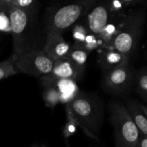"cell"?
<instances>
[{
  "mask_svg": "<svg viewBox=\"0 0 147 147\" xmlns=\"http://www.w3.org/2000/svg\"><path fill=\"white\" fill-rule=\"evenodd\" d=\"M68 111L83 131L92 139L99 140L104 119L103 102L94 94L79 91L77 96L66 103Z\"/></svg>",
  "mask_w": 147,
  "mask_h": 147,
  "instance_id": "cell-1",
  "label": "cell"
},
{
  "mask_svg": "<svg viewBox=\"0 0 147 147\" xmlns=\"http://www.w3.org/2000/svg\"><path fill=\"white\" fill-rule=\"evenodd\" d=\"M98 0H67L48 9L46 32L63 33L86 15Z\"/></svg>",
  "mask_w": 147,
  "mask_h": 147,
  "instance_id": "cell-2",
  "label": "cell"
},
{
  "mask_svg": "<svg viewBox=\"0 0 147 147\" xmlns=\"http://www.w3.org/2000/svg\"><path fill=\"white\" fill-rule=\"evenodd\" d=\"M146 7L147 5H144L128 11L111 47L130 57L134 53L143 34L146 19Z\"/></svg>",
  "mask_w": 147,
  "mask_h": 147,
  "instance_id": "cell-3",
  "label": "cell"
},
{
  "mask_svg": "<svg viewBox=\"0 0 147 147\" xmlns=\"http://www.w3.org/2000/svg\"><path fill=\"white\" fill-rule=\"evenodd\" d=\"M109 109L116 146L136 147L141 134L126 106L115 100Z\"/></svg>",
  "mask_w": 147,
  "mask_h": 147,
  "instance_id": "cell-4",
  "label": "cell"
},
{
  "mask_svg": "<svg viewBox=\"0 0 147 147\" xmlns=\"http://www.w3.org/2000/svg\"><path fill=\"white\" fill-rule=\"evenodd\" d=\"M19 73L41 77L49 74L53 70L55 60L43 49L32 48L11 55Z\"/></svg>",
  "mask_w": 147,
  "mask_h": 147,
  "instance_id": "cell-5",
  "label": "cell"
},
{
  "mask_svg": "<svg viewBox=\"0 0 147 147\" xmlns=\"http://www.w3.org/2000/svg\"><path fill=\"white\" fill-rule=\"evenodd\" d=\"M32 9V8L10 7L8 10L15 53H21L30 49L28 46V39L31 28Z\"/></svg>",
  "mask_w": 147,
  "mask_h": 147,
  "instance_id": "cell-6",
  "label": "cell"
},
{
  "mask_svg": "<svg viewBox=\"0 0 147 147\" xmlns=\"http://www.w3.org/2000/svg\"><path fill=\"white\" fill-rule=\"evenodd\" d=\"M135 75L129 63L104 72L103 85L113 93L121 94L130 89L134 82Z\"/></svg>",
  "mask_w": 147,
  "mask_h": 147,
  "instance_id": "cell-7",
  "label": "cell"
},
{
  "mask_svg": "<svg viewBox=\"0 0 147 147\" xmlns=\"http://www.w3.org/2000/svg\"><path fill=\"white\" fill-rule=\"evenodd\" d=\"M85 68L79 67L68 57L55 60L53 70L49 74L41 76L42 84L45 85L57 80L68 79L77 80L82 77Z\"/></svg>",
  "mask_w": 147,
  "mask_h": 147,
  "instance_id": "cell-8",
  "label": "cell"
},
{
  "mask_svg": "<svg viewBox=\"0 0 147 147\" xmlns=\"http://www.w3.org/2000/svg\"><path fill=\"white\" fill-rule=\"evenodd\" d=\"M116 16L120 15H116L111 12L107 0H98L84 17H86L85 24L92 32L99 36L106 24Z\"/></svg>",
  "mask_w": 147,
  "mask_h": 147,
  "instance_id": "cell-9",
  "label": "cell"
},
{
  "mask_svg": "<svg viewBox=\"0 0 147 147\" xmlns=\"http://www.w3.org/2000/svg\"><path fill=\"white\" fill-rule=\"evenodd\" d=\"M71 46L65 41L63 33L58 31H48L46 32V40L43 50L53 60L66 57Z\"/></svg>",
  "mask_w": 147,
  "mask_h": 147,
  "instance_id": "cell-10",
  "label": "cell"
},
{
  "mask_svg": "<svg viewBox=\"0 0 147 147\" xmlns=\"http://www.w3.org/2000/svg\"><path fill=\"white\" fill-rule=\"evenodd\" d=\"M130 57L111 47L105 50L99 55L98 63L103 72L129 63Z\"/></svg>",
  "mask_w": 147,
  "mask_h": 147,
  "instance_id": "cell-11",
  "label": "cell"
},
{
  "mask_svg": "<svg viewBox=\"0 0 147 147\" xmlns=\"http://www.w3.org/2000/svg\"><path fill=\"white\" fill-rule=\"evenodd\" d=\"M76 81L75 80L63 79L43 85V86L47 85H53L55 86L60 93V103H67L71 101L80 91Z\"/></svg>",
  "mask_w": 147,
  "mask_h": 147,
  "instance_id": "cell-12",
  "label": "cell"
},
{
  "mask_svg": "<svg viewBox=\"0 0 147 147\" xmlns=\"http://www.w3.org/2000/svg\"><path fill=\"white\" fill-rule=\"evenodd\" d=\"M126 106L131 115L141 134L147 136V116L144 111L142 105L134 100H129Z\"/></svg>",
  "mask_w": 147,
  "mask_h": 147,
  "instance_id": "cell-13",
  "label": "cell"
},
{
  "mask_svg": "<svg viewBox=\"0 0 147 147\" xmlns=\"http://www.w3.org/2000/svg\"><path fill=\"white\" fill-rule=\"evenodd\" d=\"M125 15L116 16L110 20L109 23L106 24L105 28L102 31L101 34L98 36L99 38L103 43V45H107L111 47L112 42L113 40L119 33L121 27L122 22L123 21Z\"/></svg>",
  "mask_w": 147,
  "mask_h": 147,
  "instance_id": "cell-14",
  "label": "cell"
},
{
  "mask_svg": "<svg viewBox=\"0 0 147 147\" xmlns=\"http://www.w3.org/2000/svg\"><path fill=\"white\" fill-rule=\"evenodd\" d=\"M89 54L90 53L83 46L77 43H74V45L71 46L67 57H68L79 67L86 69Z\"/></svg>",
  "mask_w": 147,
  "mask_h": 147,
  "instance_id": "cell-15",
  "label": "cell"
},
{
  "mask_svg": "<svg viewBox=\"0 0 147 147\" xmlns=\"http://www.w3.org/2000/svg\"><path fill=\"white\" fill-rule=\"evenodd\" d=\"M42 98L46 106L52 109H55V107L60 103V93L57 88L53 85L44 86Z\"/></svg>",
  "mask_w": 147,
  "mask_h": 147,
  "instance_id": "cell-16",
  "label": "cell"
},
{
  "mask_svg": "<svg viewBox=\"0 0 147 147\" xmlns=\"http://www.w3.org/2000/svg\"><path fill=\"white\" fill-rule=\"evenodd\" d=\"M134 84L137 93L147 101V67L142 68L136 73Z\"/></svg>",
  "mask_w": 147,
  "mask_h": 147,
  "instance_id": "cell-17",
  "label": "cell"
},
{
  "mask_svg": "<svg viewBox=\"0 0 147 147\" xmlns=\"http://www.w3.org/2000/svg\"><path fill=\"white\" fill-rule=\"evenodd\" d=\"M19 73L14 64L12 56L0 63V80Z\"/></svg>",
  "mask_w": 147,
  "mask_h": 147,
  "instance_id": "cell-18",
  "label": "cell"
},
{
  "mask_svg": "<svg viewBox=\"0 0 147 147\" xmlns=\"http://www.w3.org/2000/svg\"><path fill=\"white\" fill-rule=\"evenodd\" d=\"M66 115H67V122L63 128V134L65 139L67 140L76 134L79 126L73 116L68 111H66Z\"/></svg>",
  "mask_w": 147,
  "mask_h": 147,
  "instance_id": "cell-19",
  "label": "cell"
},
{
  "mask_svg": "<svg viewBox=\"0 0 147 147\" xmlns=\"http://www.w3.org/2000/svg\"><path fill=\"white\" fill-rule=\"evenodd\" d=\"M0 32L4 33H11L10 19L8 11H0Z\"/></svg>",
  "mask_w": 147,
  "mask_h": 147,
  "instance_id": "cell-20",
  "label": "cell"
},
{
  "mask_svg": "<svg viewBox=\"0 0 147 147\" xmlns=\"http://www.w3.org/2000/svg\"><path fill=\"white\" fill-rule=\"evenodd\" d=\"M34 4V0H13L10 4V7H15L22 9H31L33 8Z\"/></svg>",
  "mask_w": 147,
  "mask_h": 147,
  "instance_id": "cell-21",
  "label": "cell"
},
{
  "mask_svg": "<svg viewBox=\"0 0 147 147\" xmlns=\"http://www.w3.org/2000/svg\"><path fill=\"white\" fill-rule=\"evenodd\" d=\"M127 4L128 6H134L138 4H142V5H147V0H121Z\"/></svg>",
  "mask_w": 147,
  "mask_h": 147,
  "instance_id": "cell-22",
  "label": "cell"
},
{
  "mask_svg": "<svg viewBox=\"0 0 147 147\" xmlns=\"http://www.w3.org/2000/svg\"><path fill=\"white\" fill-rule=\"evenodd\" d=\"M136 147H147V136L140 135Z\"/></svg>",
  "mask_w": 147,
  "mask_h": 147,
  "instance_id": "cell-23",
  "label": "cell"
},
{
  "mask_svg": "<svg viewBox=\"0 0 147 147\" xmlns=\"http://www.w3.org/2000/svg\"><path fill=\"white\" fill-rule=\"evenodd\" d=\"M9 9V6L6 4L3 0H0V11H7Z\"/></svg>",
  "mask_w": 147,
  "mask_h": 147,
  "instance_id": "cell-24",
  "label": "cell"
},
{
  "mask_svg": "<svg viewBox=\"0 0 147 147\" xmlns=\"http://www.w3.org/2000/svg\"><path fill=\"white\" fill-rule=\"evenodd\" d=\"M3 1H4V2L6 3V4H8V5L9 6V7H10V4H11V1H12L13 0H3Z\"/></svg>",
  "mask_w": 147,
  "mask_h": 147,
  "instance_id": "cell-25",
  "label": "cell"
},
{
  "mask_svg": "<svg viewBox=\"0 0 147 147\" xmlns=\"http://www.w3.org/2000/svg\"><path fill=\"white\" fill-rule=\"evenodd\" d=\"M142 109H143L144 111L145 112V113H146V116H147V106H144V105H142Z\"/></svg>",
  "mask_w": 147,
  "mask_h": 147,
  "instance_id": "cell-26",
  "label": "cell"
},
{
  "mask_svg": "<svg viewBox=\"0 0 147 147\" xmlns=\"http://www.w3.org/2000/svg\"><path fill=\"white\" fill-rule=\"evenodd\" d=\"M146 60H147V53H146Z\"/></svg>",
  "mask_w": 147,
  "mask_h": 147,
  "instance_id": "cell-27",
  "label": "cell"
}]
</instances>
